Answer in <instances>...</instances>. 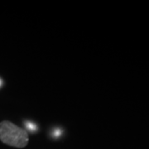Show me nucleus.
<instances>
[{
  "label": "nucleus",
  "instance_id": "nucleus-1",
  "mask_svg": "<svg viewBox=\"0 0 149 149\" xmlns=\"http://www.w3.org/2000/svg\"><path fill=\"white\" fill-rule=\"evenodd\" d=\"M0 140L8 146L22 148L28 143V133L10 121L0 123Z\"/></svg>",
  "mask_w": 149,
  "mask_h": 149
},
{
  "label": "nucleus",
  "instance_id": "nucleus-2",
  "mask_svg": "<svg viewBox=\"0 0 149 149\" xmlns=\"http://www.w3.org/2000/svg\"><path fill=\"white\" fill-rule=\"evenodd\" d=\"M1 85H2V81H1V80H0V86H1Z\"/></svg>",
  "mask_w": 149,
  "mask_h": 149
}]
</instances>
